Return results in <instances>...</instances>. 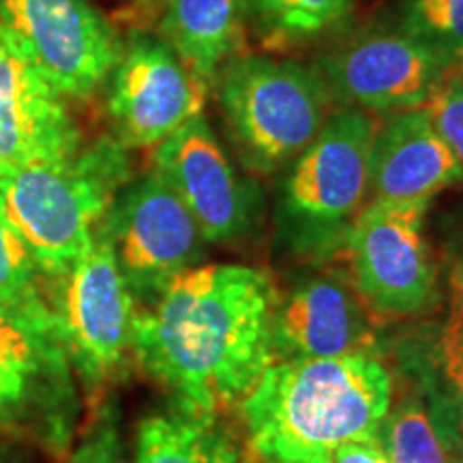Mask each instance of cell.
<instances>
[{
    "label": "cell",
    "instance_id": "26",
    "mask_svg": "<svg viewBox=\"0 0 463 463\" xmlns=\"http://www.w3.org/2000/svg\"><path fill=\"white\" fill-rule=\"evenodd\" d=\"M326 463H391V459L380 447L378 438H373L344 444Z\"/></svg>",
    "mask_w": 463,
    "mask_h": 463
},
{
    "label": "cell",
    "instance_id": "18",
    "mask_svg": "<svg viewBox=\"0 0 463 463\" xmlns=\"http://www.w3.org/2000/svg\"><path fill=\"white\" fill-rule=\"evenodd\" d=\"M241 9L260 43L283 50L316 42L345 24L354 0H241Z\"/></svg>",
    "mask_w": 463,
    "mask_h": 463
},
{
    "label": "cell",
    "instance_id": "9",
    "mask_svg": "<svg viewBox=\"0 0 463 463\" xmlns=\"http://www.w3.org/2000/svg\"><path fill=\"white\" fill-rule=\"evenodd\" d=\"M103 225L131 294L146 300L204 253L198 223L155 167L118 191Z\"/></svg>",
    "mask_w": 463,
    "mask_h": 463
},
{
    "label": "cell",
    "instance_id": "14",
    "mask_svg": "<svg viewBox=\"0 0 463 463\" xmlns=\"http://www.w3.org/2000/svg\"><path fill=\"white\" fill-rule=\"evenodd\" d=\"M373 350L375 339L363 300L352 283L337 275L303 279L277 303L275 363L373 354Z\"/></svg>",
    "mask_w": 463,
    "mask_h": 463
},
{
    "label": "cell",
    "instance_id": "22",
    "mask_svg": "<svg viewBox=\"0 0 463 463\" xmlns=\"http://www.w3.org/2000/svg\"><path fill=\"white\" fill-rule=\"evenodd\" d=\"M399 26L444 65L463 61V0H403Z\"/></svg>",
    "mask_w": 463,
    "mask_h": 463
},
{
    "label": "cell",
    "instance_id": "15",
    "mask_svg": "<svg viewBox=\"0 0 463 463\" xmlns=\"http://www.w3.org/2000/svg\"><path fill=\"white\" fill-rule=\"evenodd\" d=\"M463 183V172L442 140L427 106L391 114L378 123L369 155V202H431Z\"/></svg>",
    "mask_w": 463,
    "mask_h": 463
},
{
    "label": "cell",
    "instance_id": "23",
    "mask_svg": "<svg viewBox=\"0 0 463 463\" xmlns=\"http://www.w3.org/2000/svg\"><path fill=\"white\" fill-rule=\"evenodd\" d=\"M433 125L442 140L449 144L463 172V65L455 62L442 78L427 101Z\"/></svg>",
    "mask_w": 463,
    "mask_h": 463
},
{
    "label": "cell",
    "instance_id": "29",
    "mask_svg": "<svg viewBox=\"0 0 463 463\" xmlns=\"http://www.w3.org/2000/svg\"><path fill=\"white\" fill-rule=\"evenodd\" d=\"M455 294H459V297H463V273L457 277V281H455Z\"/></svg>",
    "mask_w": 463,
    "mask_h": 463
},
{
    "label": "cell",
    "instance_id": "2",
    "mask_svg": "<svg viewBox=\"0 0 463 463\" xmlns=\"http://www.w3.org/2000/svg\"><path fill=\"white\" fill-rule=\"evenodd\" d=\"M392 378L375 354L273 363L239 405L260 463H326L347 442L378 438Z\"/></svg>",
    "mask_w": 463,
    "mask_h": 463
},
{
    "label": "cell",
    "instance_id": "8",
    "mask_svg": "<svg viewBox=\"0 0 463 463\" xmlns=\"http://www.w3.org/2000/svg\"><path fill=\"white\" fill-rule=\"evenodd\" d=\"M0 26L62 97H89L109 78L123 43L86 0H0Z\"/></svg>",
    "mask_w": 463,
    "mask_h": 463
},
{
    "label": "cell",
    "instance_id": "7",
    "mask_svg": "<svg viewBox=\"0 0 463 463\" xmlns=\"http://www.w3.org/2000/svg\"><path fill=\"white\" fill-rule=\"evenodd\" d=\"M431 202H369L347 232L350 283L364 309L380 320H405L436 298V266L425 239Z\"/></svg>",
    "mask_w": 463,
    "mask_h": 463
},
{
    "label": "cell",
    "instance_id": "1",
    "mask_svg": "<svg viewBox=\"0 0 463 463\" xmlns=\"http://www.w3.org/2000/svg\"><path fill=\"white\" fill-rule=\"evenodd\" d=\"M279 292L256 266L178 273L133 322V363L183 412L223 419L258 386L273 356Z\"/></svg>",
    "mask_w": 463,
    "mask_h": 463
},
{
    "label": "cell",
    "instance_id": "28",
    "mask_svg": "<svg viewBox=\"0 0 463 463\" xmlns=\"http://www.w3.org/2000/svg\"><path fill=\"white\" fill-rule=\"evenodd\" d=\"M140 7H146V9H157V7H164L167 0H136Z\"/></svg>",
    "mask_w": 463,
    "mask_h": 463
},
{
    "label": "cell",
    "instance_id": "25",
    "mask_svg": "<svg viewBox=\"0 0 463 463\" xmlns=\"http://www.w3.org/2000/svg\"><path fill=\"white\" fill-rule=\"evenodd\" d=\"M439 363L455 391L463 397V297L455 294L453 309L439 337Z\"/></svg>",
    "mask_w": 463,
    "mask_h": 463
},
{
    "label": "cell",
    "instance_id": "24",
    "mask_svg": "<svg viewBox=\"0 0 463 463\" xmlns=\"http://www.w3.org/2000/svg\"><path fill=\"white\" fill-rule=\"evenodd\" d=\"M71 463H125L118 416L112 403L103 402L73 450Z\"/></svg>",
    "mask_w": 463,
    "mask_h": 463
},
{
    "label": "cell",
    "instance_id": "4",
    "mask_svg": "<svg viewBox=\"0 0 463 463\" xmlns=\"http://www.w3.org/2000/svg\"><path fill=\"white\" fill-rule=\"evenodd\" d=\"M378 120L358 108L333 109L316 140L288 165L275 228L283 251L320 264L344 249L369 194V155Z\"/></svg>",
    "mask_w": 463,
    "mask_h": 463
},
{
    "label": "cell",
    "instance_id": "5",
    "mask_svg": "<svg viewBox=\"0 0 463 463\" xmlns=\"http://www.w3.org/2000/svg\"><path fill=\"white\" fill-rule=\"evenodd\" d=\"M213 86L230 140L256 174L288 167L333 112L322 73L292 58L236 54Z\"/></svg>",
    "mask_w": 463,
    "mask_h": 463
},
{
    "label": "cell",
    "instance_id": "12",
    "mask_svg": "<svg viewBox=\"0 0 463 463\" xmlns=\"http://www.w3.org/2000/svg\"><path fill=\"white\" fill-rule=\"evenodd\" d=\"M153 167L176 191L206 242L228 245L256 225L258 189L234 170L202 114L155 146Z\"/></svg>",
    "mask_w": 463,
    "mask_h": 463
},
{
    "label": "cell",
    "instance_id": "27",
    "mask_svg": "<svg viewBox=\"0 0 463 463\" xmlns=\"http://www.w3.org/2000/svg\"><path fill=\"white\" fill-rule=\"evenodd\" d=\"M453 442H455V447H453V453H450V457H453L455 463H463V410L459 414V420H457Z\"/></svg>",
    "mask_w": 463,
    "mask_h": 463
},
{
    "label": "cell",
    "instance_id": "11",
    "mask_svg": "<svg viewBox=\"0 0 463 463\" xmlns=\"http://www.w3.org/2000/svg\"><path fill=\"white\" fill-rule=\"evenodd\" d=\"M433 52L402 26L363 31L317 67L333 99L367 114L427 106L447 71Z\"/></svg>",
    "mask_w": 463,
    "mask_h": 463
},
{
    "label": "cell",
    "instance_id": "19",
    "mask_svg": "<svg viewBox=\"0 0 463 463\" xmlns=\"http://www.w3.org/2000/svg\"><path fill=\"white\" fill-rule=\"evenodd\" d=\"M67 352L58 335L0 316V408L20 403L37 373L67 375Z\"/></svg>",
    "mask_w": 463,
    "mask_h": 463
},
{
    "label": "cell",
    "instance_id": "20",
    "mask_svg": "<svg viewBox=\"0 0 463 463\" xmlns=\"http://www.w3.org/2000/svg\"><path fill=\"white\" fill-rule=\"evenodd\" d=\"M37 264L0 200V316L15 317L43 333H58L52 305L39 289Z\"/></svg>",
    "mask_w": 463,
    "mask_h": 463
},
{
    "label": "cell",
    "instance_id": "6",
    "mask_svg": "<svg viewBox=\"0 0 463 463\" xmlns=\"http://www.w3.org/2000/svg\"><path fill=\"white\" fill-rule=\"evenodd\" d=\"M52 309L67 358L78 369L89 395L101 397L125 378L133 363L137 314L103 222L84 256L61 279L58 303Z\"/></svg>",
    "mask_w": 463,
    "mask_h": 463
},
{
    "label": "cell",
    "instance_id": "21",
    "mask_svg": "<svg viewBox=\"0 0 463 463\" xmlns=\"http://www.w3.org/2000/svg\"><path fill=\"white\" fill-rule=\"evenodd\" d=\"M378 442L391 463H455L420 399L408 397L389 410Z\"/></svg>",
    "mask_w": 463,
    "mask_h": 463
},
{
    "label": "cell",
    "instance_id": "13",
    "mask_svg": "<svg viewBox=\"0 0 463 463\" xmlns=\"http://www.w3.org/2000/svg\"><path fill=\"white\" fill-rule=\"evenodd\" d=\"M84 146L73 116L0 26V174L71 157Z\"/></svg>",
    "mask_w": 463,
    "mask_h": 463
},
{
    "label": "cell",
    "instance_id": "30",
    "mask_svg": "<svg viewBox=\"0 0 463 463\" xmlns=\"http://www.w3.org/2000/svg\"><path fill=\"white\" fill-rule=\"evenodd\" d=\"M461 65H463V61H461Z\"/></svg>",
    "mask_w": 463,
    "mask_h": 463
},
{
    "label": "cell",
    "instance_id": "3",
    "mask_svg": "<svg viewBox=\"0 0 463 463\" xmlns=\"http://www.w3.org/2000/svg\"><path fill=\"white\" fill-rule=\"evenodd\" d=\"M131 181L129 155L103 137L71 157L0 174V200L39 273L61 281L90 247L118 191Z\"/></svg>",
    "mask_w": 463,
    "mask_h": 463
},
{
    "label": "cell",
    "instance_id": "17",
    "mask_svg": "<svg viewBox=\"0 0 463 463\" xmlns=\"http://www.w3.org/2000/svg\"><path fill=\"white\" fill-rule=\"evenodd\" d=\"M133 463H242V457L223 419L174 408L140 422Z\"/></svg>",
    "mask_w": 463,
    "mask_h": 463
},
{
    "label": "cell",
    "instance_id": "10",
    "mask_svg": "<svg viewBox=\"0 0 463 463\" xmlns=\"http://www.w3.org/2000/svg\"><path fill=\"white\" fill-rule=\"evenodd\" d=\"M108 114L125 148H155L202 114L208 86L161 37L133 33L109 73Z\"/></svg>",
    "mask_w": 463,
    "mask_h": 463
},
{
    "label": "cell",
    "instance_id": "16",
    "mask_svg": "<svg viewBox=\"0 0 463 463\" xmlns=\"http://www.w3.org/2000/svg\"><path fill=\"white\" fill-rule=\"evenodd\" d=\"M242 22L241 0H167L159 37L211 89L236 56Z\"/></svg>",
    "mask_w": 463,
    "mask_h": 463
}]
</instances>
